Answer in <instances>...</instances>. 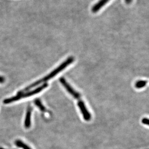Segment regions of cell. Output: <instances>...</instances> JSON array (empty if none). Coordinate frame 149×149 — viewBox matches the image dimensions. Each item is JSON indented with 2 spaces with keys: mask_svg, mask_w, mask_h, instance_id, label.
<instances>
[{
  "mask_svg": "<svg viewBox=\"0 0 149 149\" xmlns=\"http://www.w3.org/2000/svg\"><path fill=\"white\" fill-rule=\"evenodd\" d=\"M59 81L61 83V84L64 86V87L65 88L67 92H69L72 96L78 100V106L80 109L84 119L87 121H90L91 118V116L90 112L88 111V109L86 107L85 104L82 100L80 94L75 91L73 88L67 82L64 78H59Z\"/></svg>",
  "mask_w": 149,
  "mask_h": 149,
  "instance_id": "obj_1",
  "label": "cell"
},
{
  "mask_svg": "<svg viewBox=\"0 0 149 149\" xmlns=\"http://www.w3.org/2000/svg\"><path fill=\"white\" fill-rule=\"evenodd\" d=\"M73 61H74V58L73 57H69V58L67 59V60H66L65 62H63L59 66H58V67L56 68L55 70H54L53 71H52L50 74L47 75L46 76L44 77V78H42L41 80L35 82L34 83H32V84L30 85V86H28L27 87L25 88L24 89L22 90V91H20L19 92H24L26 91H29L30 90L32 89L33 88L38 86L40 84L47 82L48 80H50L51 78L55 77L57 74L60 72L61 71H62L63 70H64L68 65L72 63Z\"/></svg>",
  "mask_w": 149,
  "mask_h": 149,
  "instance_id": "obj_2",
  "label": "cell"
},
{
  "mask_svg": "<svg viewBox=\"0 0 149 149\" xmlns=\"http://www.w3.org/2000/svg\"><path fill=\"white\" fill-rule=\"evenodd\" d=\"M48 86V84L47 83H45L42 85V86L38 87L37 88H36L35 89L32 90V91H29V92H18L17 94V95H15V96L5 99L3 100V103L5 104H10L14 102L20 100L25 97H30L32 95H35L36 94L41 92L42 90L46 88H47Z\"/></svg>",
  "mask_w": 149,
  "mask_h": 149,
  "instance_id": "obj_3",
  "label": "cell"
},
{
  "mask_svg": "<svg viewBox=\"0 0 149 149\" xmlns=\"http://www.w3.org/2000/svg\"><path fill=\"white\" fill-rule=\"evenodd\" d=\"M32 109L31 107H29L26 112V117L24 121V126L26 128H29L31 126V116H32Z\"/></svg>",
  "mask_w": 149,
  "mask_h": 149,
  "instance_id": "obj_4",
  "label": "cell"
},
{
  "mask_svg": "<svg viewBox=\"0 0 149 149\" xmlns=\"http://www.w3.org/2000/svg\"><path fill=\"white\" fill-rule=\"evenodd\" d=\"M110 0H100L93 6L92 11L93 13L97 12L101 8L104 6Z\"/></svg>",
  "mask_w": 149,
  "mask_h": 149,
  "instance_id": "obj_5",
  "label": "cell"
},
{
  "mask_svg": "<svg viewBox=\"0 0 149 149\" xmlns=\"http://www.w3.org/2000/svg\"><path fill=\"white\" fill-rule=\"evenodd\" d=\"M34 103H35V105L39 109L40 111L42 112H46V108L44 107V106L42 103L41 100H40L39 99H35L34 101Z\"/></svg>",
  "mask_w": 149,
  "mask_h": 149,
  "instance_id": "obj_6",
  "label": "cell"
},
{
  "mask_svg": "<svg viewBox=\"0 0 149 149\" xmlns=\"http://www.w3.org/2000/svg\"><path fill=\"white\" fill-rule=\"evenodd\" d=\"M15 145L18 147L21 148L23 149H31L27 145L23 143V142H21L20 140H17L15 142Z\"/></svg>",
  "mask_w": 149,
  "mask_h": 149,
  "instance_id": "obj_7",
  "label": "cell"
},
{
  "mask_svg": "<svg viewBox=\"0 0 149 149\" xmlns=\"http://www.w3.org/2000/svg\"><path fill=\"white\" fill-rule=\"evenodd\" d=\"M147 82V81H146V80H140V81H138V82H137L136 83V88H138V89H140V88H143L144 86H146Z\"/></svg>",
  "mask_w": 149,
  "mask_h": 149,
  "instance_id": "obj_8",
  "label": "cell"
},
{
  "mask_svg": "<svg viewBox=\"0 0 149 149\" xmlns=\"http://www.w3.org/2000/svg\"><path fill=\"white\" fill-rule=\"evenodd\" d=\"M142 122L143 124L148 125H149V120L147 118L143 119V120L142 121Z\"/></svg>",
  "mask_w": 149,
  "mask_h": 149,
  "instance_id": "obj_9",
  "label": "cell"
},
{
  "mask_svg": "<svg viewBox=\"0 0 149 149\" xmlns=\"http://www.w3.org/2000/svg\"><path fill=\"white\" fill-rule=\"evenodd\" d=\"M5 81V78L3 77L0 76V83H3Z\"/></svg>",
  "mask_w": 149,
  "mask_h": 149,
  "instance_id": "obj_10",
  "label": "cell"
},
{
  "mask_svg": "<svg viewBox=\"0 0 149 149\" xmlns=\"http://www.w3.org/2000/svg\"><path fill=\"white\" fill-rule=\"evenodd\" d=\"M132 1V0H125V2L127 4H130L131 3V2Z\"/></svg>",
  "mask_w": 149,
  "mask_h": 149,
  "instance_id": "obj_11",
  "label": "cell"
},
{
  "mask_svg": "<svg viewBox=\"0 0 149 149\" xmlns=\"http://www.w3.org/2000/svg\"><path fill=\"white\" fill-rule=\"evenodd\" d=\"M0 149H3V148H0Z\"/></svg>",
  "mask_w": 149,
  "mask_h": 149,
  "instance_id": "obj_12",
  "label": "cell"
}]
</instances>
